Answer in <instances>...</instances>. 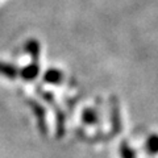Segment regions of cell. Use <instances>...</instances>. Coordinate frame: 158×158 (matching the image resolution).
Wrapping results in <instances>:
<instances>
[{
    "mask_svg": "<svg viewBox=\"0 0 158 158\" xmlns=\"http://www.w3.org/2000/svg\"><path fill=\"white\" fill-rule=\"evenodd\" d=\"M62 73L57 70V69H52V70H48L45 73V77H44V79H45V82L48 83H52V85H58V83H61L62 81Z\"/></svg>",
    "mask_w": 158,
    "mask_h": 158,
    "instance_id": "7a4b0ae2",
    "label": "cell"
},
{
    "mask_svg": "<svg viewBox=\"0 0 158 158\" xmlns=\"http://www.w3.org/2000/svg\"><path fill=\"white\" fill-rule=\"evenodd\" d=\"M38 71H40L38 65H36V63H32V65L27 66L25 69H23V71H21L20 75H21L24 79H27V81H32V79H34L38 75Z\"/></svg>",
    "mask_w": 158,
    "mask_h": 158,
    "instance_id": "3957f363",
    "label": "cell"
},
{
    "mask_svg": "<svg viewBox=\"0 0 158 158\" xmlns=\"http://www.w3.org/2000/svg\"><path fill=\"white\" fill-rule=\"evenodd\" d=\"M25 49H27V52L29 53V56L33 57L34 59H37L38 56H40V44L38 41H36V40H29V41L27 42V45H25Z\"/></svg>",
    "mask_w": 158,
    "mask_h": 158,
    "instance_id": "5b68a950",
    "label": "cell"
},
{
    "mask_svg": "<svg viewBox=\"0 0 158 158\" xmlns=\"http://www.w3.org/2000/svg\"><path fill=\"white\" fill-rule=\"evenodd\" d=\"M120 156H121V158H136L135 152L128 145V142H123L120 145Z\"/></svg>",
    "mask_w": 158,
    "mask_h": 158,
    "instance_id": "8992f818",
    "label": "cell"
},
{
    "mask_svg": "<svg viewBox=\"0 0 158 158\" xmlns=\"http://www.w3.org/2000/svg\"><path fill=\"white\" fill-rule=\"evenodd\" d=\"M145 152L150 156L158 154V135H150L145 141Z\"/></svg>",
    "mask_w": 158,
    "mask_h": 158,
    "instance_id": "6da1fadb",
    "label": "cell"
},
{
    "mask_svg": "<svg viewBox=\"0 0 158 158\" xmlns=\"http://www.w3.org/2000/svg\"><path fill=\"white\" fill-rule=\"evenodd\" d=\"M0 75L7 77L9 79H13V78L17 77V69L12 65H8V63L0 62Z\"/></svg>",
    "mask_w": 158,
    "mask_h": 158,
    "instance_id": "277c9868",
    "label": "cell"
},
{
    "mask_svg": "<svg viewBox=\"0 0 158 158\" xmlns=\"http://www.w3.org/2000/svg\"><path fill=\"white\" fill-rule=\"evenodd\" d=\"M83 120L86 123H94L96 121V113H94L91 110H87L85 113H83Z\"/></svg>",
    "mask_w": 158,
    "mask_h": 158,
    "instance_id": "52a82bcc",
    "label": "cell"
}]
</instances>
